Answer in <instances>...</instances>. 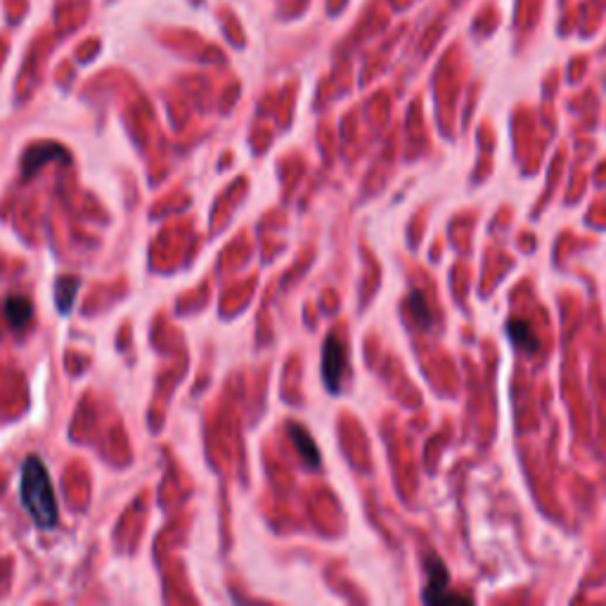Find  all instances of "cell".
Masks as SVG:
<instances>
[{
  "label": "cell",
  "instance_id": "8",
  "mask_svg": "<svg viewBox=\"0 0 606 606\" xmlns=\"http://www.w3.org/2000/svg\"><path fill=\"white\" fill-rule=\"evenodd\" d=\"M408 308L410 313L415 316V320L422 327H429L431 325V310H429L427 306V299H424L422 291H410V299H408Z\"/></svg>",
  "mask_w": 606,
  "mask_h": 606
},
{
  "label": "cell",
  "instance_id": "7",
  "mask_svg": "<svg viewBox=\"0 0 606 606\" xmlns=\"http://www.w3.org/2000/svg\"><path fill=\"white\" fill-rule=\"evenodd\" d=\"M81 280L79 277H60L57 284H55V301H57V310L62 316L72 310V303L76 299V291H79Z\"/></svg>",
  "mask_w": 606,
  "mask_h": 606
},
{
  "label": "cell",
  "instance_id": "4",
  "mask_svg": "<svg viewBox=\"0 0 606 606\" xmlns=\"http://www.w3.org/2000/svg\"><path fill=\"white\" fill-rule=\"evenodd\" d=\"M33 316V303L31 299L24 297V294H13V297L5 299V317L7 325L13 330H24L27 323Z\"/></svg>",
  "mask_w": 606,
  "mask_h": 606
},
{
  "label": "cell",
  "instance_id": "1",
  "mask_svg": "<svg viewBox=\"0 0 606 606\" xmlns=\"http://www.w3.org/2000/svg\"><path fill=\"white\" fill-rule=\"evenodd\" d=\"M20 498L22 505L27 509V515L39 528H53L60 521V509H57V498H55L53 481L48 474V467L40 457L31 454L22 464V481H20Z\"/></svg>",
  "mask_w": 606,
  "mask_h": 606
},
{
  "label": "cell",
  "instance_id": "2",
  "mask_svg": "<svg viewBox=\"0 0 606 606\" xmlns=\"http://www.w3.org/2000/svg\"><path fill=\"white\" fill-rule=\"evenodd\" d=\"M424 571H427V585H424L422 600L429 604H436V602H469L467 597H457V594H446L450 585V574L446 561L438 557V554L429 552L424 557Z\"/></svg>",
  "mask_w": 606,
  "mask_h": 606
},
{
  "label": "cell",
  "instance_id": "5",
  "mask_svg": "<svg viewBox=\"0 0 606 606\" xmlns=\"http://www.w3.org/2000/svg\"><path fill=\"white\" fill-rule=\"evenodd\" d=\"M290 434L294 446H297L299 454L303 457V462H306L308 467H320V450H317L313 436H310L301 424H290Z\"/></svg>",
  "mask_w": 606,
  "mask_h": 606
},
{
  "label": "cell",
  "instance_id": "6",
  "mask_svg": "<svg viewBox=\"0 0 606 606\" xmlns=\"http://www.w3.org/2000/svg\"><path fill=\"white\" fill-rule=\"evenodd\" d=\"M507 334L516 349L526 351V353H535V351L541 349V343H538V339H535L531 325L524 323V320H509Z\"/></svg>",
  "mask_w": 606,
  "mask_h": 606
},
{
  "label": "cell",
  "instance_id": "3",
  "mask_svg": "<svg viewBox=\"0 0 606 606\" xmlns=\"http://www.w3.org/2000/svg\"><path fill=\"white\" fill-rule=\"evenodd\" d=\"M349 369V356H346V343L336 334H330L325 339L323 346V379L332 394L342 391L343 375Z\"/></svg>",
  "mask_w": 606,
  "mask_h": 606
}]
</instances>
